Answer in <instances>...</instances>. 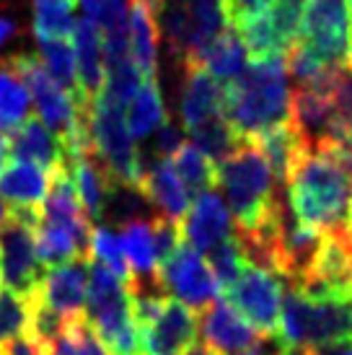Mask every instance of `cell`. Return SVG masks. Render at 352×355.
I'll use <instances>...</instances> for the list:
<instances>
[{
  "mask_svg": "<svg viewBox=\"0 0 352 355\" xmlns=\"http://www.w3.org/2000/svg\"><path fill=\"white\" fill-rule=\"evenodd\" d=\"M39 213L10 210L8 223L0 228V286L34 301L44 277V265L37 254V228Z\"/></svg>",
  "mask_w": 352,
  "mask_h": 355,
  "instance_id": "obj_8",
  "label": "cell"
},
{
  "mask_svg": "<svg viewBox=\"0 0 352 355\" xmlns=\"http://www.w3.org/2000/svg\"><path fill=\"white\" fill-rule=\"evenodd\" d=\"M179 231L184 244L200 254H207L220 241L234 236V220L220 195L215 189H207L189 202L186 216L179 220Z\"/></svg>",
  "mask_w": 352,
  "mask_h": 355,
  "instance_id": "obj_14",
  "label": "cell"
},
{
  "mask_svg": "<svg viewBox=\"0 0 352 355\" xmlns=\"http://www.w3.org/2000/svg\"><path fill=\"white\" fill-rule=\"evenodd\" d=\"M125 122H127L130 135L135 140L150 138L156 135L158 128H164L168 122V109L158 86V78H146L140 83L137 94L130 99L125 109Z\"/></svg>",
  "mask_w": 352,
  "mask_h": 355,
  "instance_id": "obj_25",
  "label": "cell"
},
{
  "mask_svg": "<svg viewBox=\"0 0 352 355\" xmlns=\"http://www.w3.org/2000/svg\"><path fill=\"white\" fill-rule=\"evenodd\" d=\"M306 0H272L234 29L244 42L249 60H262L270 55H288V50L301 40Z\"/></svg>",
  "mask_w": 352,
  "mask_h": 355,
  "instance_id": "obj_9",
  "label": "cell"
},
{
  "mask_svg": "<svg viewBox=\"0 0 352 355\" xmlns=\"http://www.w3.org/2000/svg\"><path fill=\"white\" fill-rule=\"evenodd\" d=\"M283 280L272 270L249 265L234 286L223 291L225 301L254 327L259 335L274 337L283 309Z\"/></svg>",
  "mask_w": 352,
  "mask_h": 355,
  "instance_id": "obj_11",
  "label": "cell"
},
{
  "mask_svg": "<svg viewBox=\"0 0 352 355\" xmlns=\"http://www.w3.org/2000/svg\"><path fill=\"white\" fill-rule=\"evenodd\" d=\"M207 265H210L213 275H215L218 288H220V291H228L252 262H249L246 249H244V244L238 241V236H231L207 252Z\"/></svg>",
  "mask_w": 352,
  "mask_h": 355,
  "instance_id": "obj_35",
  "label": "cell"
},
{
  "mask_svg": "<svg viewBox=\"0 0 352 355\" xmlns=\"http://www.w3.org/2000/svg\"><path fill=\"white\" fill-rule=\"evenodd\" d=\"M47 355H112V353L98 340L91 322L83 314L70 319L68 324H65V329H62V335L49 345Z\"/></svg>",
  "mask_w": 352,
  "mask_h": 355,
  "instance_id": "obj_34",
  "label": "cell"
},
{
  "mask_svg": "<svg viewBox=\"0 0 352 355\" xmlns=\"http://www.w3.org/2000/svg\"><path fill=\"white\" fill-rule=\"evenodd\" d=\"M122 249L127 257L132 280H156L158 277V254H156V234H153V218H132L122 223Z\"/></svg>",
  "mask_w": 352,
  "mask_h": 355,
  "instance_id": "obj_24",
  "label": "cell"
},
{
  "mask_svg": "<svg viewBox=\"0 0 352 355\" xmlns=\"http://www.w3.org/2000/svg\"><path fill=\"white\" fill-rule=\"evenodd\" d=\"M137 189L143 192V198L156 205L158 216L168 218L179 223L182 218L186 216L189 210V202H192V195L186 192L184 182L176 174L171 158H150V161H143L140 166V179H137Z\"/></svg>",
  "mask_w": 352,
  "mask_h": 355,
  "instance_id": "obj_17",
  "label": "cell"
},
{
  "mask_svg": "<svg viewBox=\"0 0 352 355\" xmlns=\"http://www.w3.org/2000/svg\"><path fill=\"white\" fill-rule=\"evenodd\" d=\"M186 135H189V143L202 150L215 166L223 158L231 156V153L238 148V143H241V138H238L234 132V128L225 122L223 114H218V117L207 119L202 125H197V128L189 130Z\"/></svg>",
  "mask_w": 352,
  "mask_h": 355,
  "instance_id": "obj_32",
  "label": "cell"
},
{
  "mask_svg": "<svg viewBox=\"0 0 352 355\" xmlns=\"http://www.w3.org/2000/svg\"><path fill=\"white\" fill-rule=\"evenodd\" d=\"M86 319L112 355H140L127 283L94 259L88 262Z\"/></svg>",
  "mask_w": 352,
  "mask_h": 355,
  "instance_id": "obj_5",
  "label": "cell"
},
{
  "mask_svg": "<svg viewBox=\"0 0 352 355\" xmlns=\"http://www.w3.org/2000/svg\"><path fill=\"white\" fill-rule=\"evenodd\" d=\"M158 16L146 0H130V55L143 80L158 78Z\"/></svg>",
  "mask_w": 352,
  "mask_h": 355,
  "instance_id": "obj_23",
  "label": "cell"
},
{
  "mask_svg": "<svg viewBox=\"0 0 352 355\" xmlns=\"http://www.w3.org/2000/svg\"><path fill=\"white\" fill-rule=\"evenodd\" d=\"M168 50L182 65H200L202 52L225 29L220 0H166L161 10Z\"/></svg>",
  "mask_w": 352,
  "mask_h": 355,
  "instance_id": "obj_7",
  "label": "cell"
},
{
  "mask_svg": "<svg viewBox=\"0 0 352 355\" xmlns=\"http://www.w3.org/2000/svg\"><path fill=\"white\" fill-rule=\"evenodd\" d=\"M186 143V132L182 128H176L171 122H166L164 128H158L156 132V143H153V150H156L158 158H171L176 150Z\"/></svg>",
  "mask_w": 352,
  "mask_h": 355,
  "instance_id": "obj_37",
  "label": "cell"
},
{
  "mask_svg": "<svg viewBox=\"0 0 352 355\" xmlns=\"http://www.w3.org/2000/svg\"><path fill=\"white\" fill-rule=\"evenodd\" d=\"M200 316L195 309L168 296L166 306L150 324L137 329L140 355H182L197 343Z\"/></svg>",
  "mask_w": 352,
  "mask_h": 355,
  "instance_id": "obj_13",
  "label": "cell"
},
{
  "mask_svg": "<svg viewBox=\"0 0 352 355\" xmlns=\"http://www.w3.org/2000/svg\"><path fill=\"white\" fill-rule=\"evenodd\" d=\"M158 283L166 291V296L182 301L195 311L207 309L220 296V288L207 259H202V254L184 241L158 265Z\"/></svg>",
  "mask_w": 352,
  "mask_h": 355,
  "instance_id": "obj_12",
  "label": "cell"
},
{
  "mask_svg": "<svg viewBox=\"0 0 352 355\" xmlns=\"http://www.w3.org/2000/svg\"><path fill=\"white\" fill-rule=\"evenodd\" d=\"M24 34V26H21V21L8 13V10H0V50L3 47H8L10 42H16Z\"/></svg>",
  "mask_w": 352,
  "mask_h": 355,
  "instance_id": "obj_39",
  "label": "cell"
},
{
  "mask_svg": "<svg viewBox=\"0 0 352 355\" xmlns=\"http://www.w3.org/2000/svg\"><path fill=\"white\" fill-rule=\"evenodd\" d=\"M267 3H272V0H220L225 26H236V24L244 21L246 16H252V13H256V10H262Z\"/></svg>",
  "mask_w": 352,
  "mask_h": 355,
  "instance_id": "obj_38",
  "label": "cell"
},
{
  "mask_svg": "<svg viewBox=\"0 0 352 355\" xmlns=\"http://www.w3.org/2000/svg\"><path fill=\"white\" fill-rule=\"evenodd\" d=\"M182 355H218V353L213 350V347H207L205 343H192Z\"/></svg>",
  "mask_w": 352,
  "mask_h": 355,
  "instance_id": "obj_43",
  "label": "cell"
},
{
  "mask_svg": "<svg viewBox=\"0 0 352 355\" xmlns=\"http://www.w3.org/2000/svg\"><path fill=\"white\" fill-rule=\"evenodd\" d=\"M236 355H277V353H272V347H270V337H264L262 343H256L254 347L241 350V353H236Z\"/></svg>",
  "mask_w": 352,
  "mask_h": 355,
  "instance_id": "obj_42",
  "label": "cell"
},
{
  "mask_svg": "<svg viewBox=\"0 0 352 355\" xmlns=\"http://www.w3.org/2000/svg\"><path fill=\"white\" fill-rule=\"evenodd\" d=\"M218 184L236 218V234L254 231L270 216L277 187L272 166L254 140H241L238 148L218 164Z\"/></svg>",
  "mask_w": 352,
  "mask_h": 355,
  "instance_id": "obj_4",
  "label": "cell"
},
{
  "mask_svg": "<svg viewBox=\"0 0 352 355\" xmlns=\"http://www.w3.org/2000/svg\"><path fill=\"white\" fill-rule=\"evenodd\" d=\"M347 10H350V21H352V0H347Z\"/></svg>",
  "mask_w": 352,
  "mask_h": 355,
  "instance_id": "obj_47",
  "label": "cell"
},
{
  "mask_svg": "<svg viewBox=\"0 0 352 355\" xmlns=\"http://www.w3.org/2000/svg\"><path fill=\"white\" fill-rule=\"evenodd\" d=\"M6 353L8 355H47L37 343H31L29 337H19V340L8 343V345H6Z\"/></svg>",
  "mask_w": 352,
  "mask_h": 355,
  "instance_id": "obj_40",
  "label": "cell"
},
{
  "mask_svg": "<svg viewBox=\"0 0 352 355\" xmlns=\"http://www.w3.org/2000/svg\"><path fill=\"white\" fill-rule=\"evenodd\" d=\"M200 335L202 343L213 347L218 355H236L264 340V335H259L225 298H218L207 309H202Z\"/></svg>",
  "mask_w": 352,
  "mask_h": 355,
  "instance_id": "obj_16",
  "label": "cell"
},
{
  "mask_svg": "<svg viewBox=\"0 0 352 355\" xmlns=\"http://www.w3.org/2000/svg\"><path fill=\"white\" fill-rule=\"evenodd\" d=\"M88 257H91L94 262H98V265L109 267L119 280H125V283L132 280L127 257H125V249H122V239H119V234L112 231L109 223H98V226L91 228Z\"/></svg>",
  "mask_w": 352,
  "mask_h": 355,
  "instance_id": "obj_33",
  "label": "cell"
},
{
  "mask_svg": "<svg viewBox=\"0 0 352 355\" xmlns=\"http://www.w3.org/2000/svg\"><path fill=\"white\" fill-rule=\"evenodd\" d=\"M49 192V171L37 164L10 158L0 168V200L10 210L39 213Z\"/></svg>",
  "mask_w": 352,
  "mask_h": 355,
  "instance_id": "obj_18",
  "label": "cell"
},
{
  "mask_svg": "<svg viewBox=\"0 0 352 355\" xmlns=\"http://www.w3.org/2000/svg\"><path fill=\"white\" fill-rule=\"evenodd\" d=\"M8 150L13 158L37 164L49 174L68 166V156H65V148H62L60 138L39 117H29L19 130L10 132Z\"/></svg>",
  "mask_w": 352,
  "mask_h": 355,
  "instance_id": "obj_20",
  "label": "cell"
},
{
  "mask_svg": "<svg viewBox=\"0 0 352 355\" xmlns=\"http://www.w3.org/2000/svg\"><path fill=\"white\" fill-rule=\"evenodd\" d=\"M301 44L334 68H352V21L347 0H306Z\"/></svg>",
  "mask_w": 352,
  "mask_h": 355,
  "instance_id": "obj_10",
  "label": "cell"
},
{
  "mask_svg": "<svg viewBox=\"0 0 352 355\" xmlns=\"http://www.w3.org/2000/svg\"><path fill=\"white\" fill-rule=\"evenodd\" d=\"M31 301L0 286V347L29 332Z\"/></svg>",
  "mask_w": 352,
  "mask_h": 355,
  "instance_id": "obj_36",
  "label": "cell"
},
{
  "mask_svg": "<svg viewBox=\"0 0 352 355\" xmlns=\"http://www.w3.org/2000/svg\"><path fill=\"white\" fill-rule=\"evenodd\" d=\"M88 135H91V148L101 161V166L107 168L109 179L114 184L137 187L143 156L135 146V138L130 135L125 109H119L98 94L88 104Z\"/></svg>",
  "mask_w": 352,
  "mask_h": 355,
  "instance_id": "obj_6",
  "label": "cell"
},
{
  "mask_svg": "<svg viewBox=\"0 0 352 355\" xmlns=\"http://www.w3.org/2000/svg\"><path fill=\"white\" fill-rule=\"evenodd\" d=\"M37 58L42 60V65L47 70L52 80L58 83L60 89H65L76 99L80 109H88V104L80 96L78 89V73H76V52L68 40H44L39 42Z\"/></svg>",
  "mask_w": 352,
  "mask_h": 355,
  "instance_id": "obj_29",
  "label": "cell"
},
{
  "mask_svg": "<svg viewBox=\"0 0 352 355\" xmlns=\"http://www.w3.org/2000/svg\"><path fill=\"white\" fill-rule=\"evenodd\" d=\"M31 94L10 58H0V130L10 135L31 117Z\"/></svg>",
  "mask_w": 352,
  "mask_h": 355,
  "instance_id": "obj_27",
  "label": "cell"
},
{
  "mask_svg": "<svg viewBox=\"0 0 352 355\" xmlns=\"http://www.w3.org/2000/svg\"><path fill=\"white\" fill-rule=\"evenodd\" d=\"M277 355H311V353H303V350H283V353Z\"/></svg>",
  "mask_w": 352,
  "mask_h": 355,
  "instance_id": "obj_46",
  "label": "cell"
},
{
  "mask_svg": "<svg viewBox=\"0 0 352 355\" xmlns=\"http://www.w3.org/2000/svg\"><path fill=\"white\" fill-rule=\"evenodd\" d=\"M249 140H254L256 146L262 148V153L267 156L270 166H272V174H274V179H277V184H283L285 179H288L290 168L295 166V161H298L301 153L306 150V146L301 143V138H298V132L293 130L290 122L264 130L256 138H249Z\"/></svg>",
  "mask_w": 352,
  "mask_h": 355,
  "instance_id": "obj_28",
  "label": "cell"
},
{
  "mask_svg": "<svg viewBox=\"0 0 352 355\" xmlns=\"http://www.w3.org/2000/svg\"><path fill=\"white\" fill-rule=\"evenodd\" d=\"M68 174L73 187H76V195L80 200V207L86 210L88 220L98 223L107 213L109 187H112L107 168L101 166V161L96 158L94 150H88V153L68 158Z\"/></svg>",
  "mask_w": 352,
  "mask_h": 355,
  "instance_id": "obj_22",
  "label": "cell"
},
{
  "mask_svg": "<svg viewBox=\"0 0 352 355\" xmlns=\"http://www.w3.org/2000/svg\"><path fill=\"white\" fill-rule=\"evenodd\" d=\"M200 65L218 80V83H231L236 80L249 65V52H246L244 42L238 37L234 26H225L215 37V42L202 52Z\"/></svg>",
  "mask_w": 352,
  "mask_h": 355,
  "instance_id": "obj_26",
  "label": "cell"
},
{
  "mask_svg": "<svg viewBox=\"0 0 352 355\" xmlns=\"http://www.w3.org/2000/svg\"><path fill=\"white\" fill-rule=\"evenodd\" d=\"M274 340L283 350L303 353L352 345V293L308 296L295 286H285Z\"/></svg>",
  "mask_w": 352,
  "mask_h": 355,
  "instance_id": "obj_3",
  "label": "cell"
},
{
  "mask_svg": "<svg viewBox=\"0 0 352 355\" xmlns=\"http://www.w3.org/2000/svg\"><path fill=\"white\" fill-rule=\"evenodd\" d=\"M0 355H8V353H6V347H0Z\"/></svg>",
  "mask_w": 352,
  "mask_h": 355,
  "instance_id": "obj_48",
  "label": "cell"
},
{
  "mask_svg": "<svg viewBox=\"0 0 352 355\" xmlns=\"http://www.w3.org/2000/svg\"><path fill=\"white\" fill-rule=\"evenodd\" d=\"M179 112H182L186 132L207 119L223 114V83H218L202 65H186Z\"/></svg>",
  "mask_w": 352,
  "mask_h": 355,
  "instance_id": "obj_21",
  "label": "cell"
},
{
  "mask_svg": "<svg viewBox=\"0 0 352 355\" xmlns=\"http://www.w3.org/2000/svg\"><path fill=\"white\" fill-rule=\"evenodd\" d=\"M171 164H174L179 179L184 182L186 192L195 198L218 184V166L189 140L171 156Z\"/></svg>",
  "mask_w": 352,
  "mask_h": 355,
  "instance_id": "obj_31",
  "label": "cell"
},
{
  "mask_svg": "<svg viewBox=\"0 0 352 355\" xmlns=\"http://www.w3.org/2000/svg\"><path fill=\"white\" fill-rule=\"evenodd\" d=\"M73 52H76V73H78V89L86 104L96 99L104 80H107V65H104V42L101 31L91 19L76 21L73 26Z\"/></svg>",
  "mask_w": 352,
  "mask_h": 355,
  "instance_id": "obj_19",
  "label": "cell"
},
{
  "mask_svg": "<svg viewBox=\"0 0 352 355\" xmlns=\"http://www.w3.org/2000/svg\"><path fill=\"white\" fill-rule=\"evenodd\" d=\"M88 262L91 257H80L65 265L49 267L42 277V286L34 301H39L42 306L68 319L83 316L88 301Z\"/></svg>",
  "mask_w": 352,
  "mask_h": 355,
  "instance_id": "obj_15",
  "label": "cell"
},
{
  "mask_svg": "<svg viewBox=\"0 0 352 355\" xmlns=\"http://www.w3.org/2000/svg\"><path fill=\"white\" fill-rule=\"evenodd\" d=\"M80 6V10H83V16L86 19H91L94 24H98V19L104 16V10H107L109 0H76Z\"/></svg>",
  "mask_w": 352,
  "mask_h": 355,
  "instance_id": "obj_41",
  "label": "cell"
},
{
  "mask_svg": "<svg viewBox=\"0 0 352 355\" xmlns=\"http://www.w3.org/2000/svg\"><path fill=\"white\" fill-rule=\"evenodd\" d=\"M290 76L285 55L249 60L246 70L223 83V117L241 140L290 122Z\"/></svg>",
  "mask_w": 352,
  "mask_h": 355,
  "instance_id": "obj_2",
  "label": "cell"
},
{
  "mask_svg": "<svg viewBox=\"0 0 352 355\" xmlns=\"http://www.w3.org/2000/svg\"><path fill=\"white\" fill-rule=\"evenodd\" d=\"M8 218H10V207L6 205L3 200H0V228H3L6 223H8Z\"/></svg>",
  "mask_w": 352,
  "mask_h": 355,
  "instance_id": "obj_45",
  "label": "cell"
},
{
  "mask_svg": "<svg viewBox=\"0 0 352 355\" xmlns=\"http://www.w3.org/2000/svg\"><path fill=\"white\" fill-rule=\"evenodd\" d=\"M76 0H31V26L37 42L44 40H68L73 34Z\"/></svg>",
  "mask_w": 352,
  "mask_h": 355,
  "instance_id": "obj_30",
  "label": "cell"
},
{
  "mask_svg": "<svg viewBox=\"0 0 352 355\" xmlns=\"http://www.w3.org/2000/svg\"><path fill=\"white\" fill-rule=\"evenodd\" d=\"M8 156H10V150H8V135L0 130V168H3V164L8 161Z\"/></svg>",
  "mask_w": 352,
  "mask_h": 355,
  "instance_id": "obj_44",
  "label": "cell"
},
{
  "mask_svg": "<svg viewBox=\"0 0 352 355\" xmlns=\"http://www.w3.org/2000/svg\"><path fill=\"white\" fill-rule=\"evenodd\" d=\"M280 187L301 223L324 236H352V177L326 150H303Z\"/></svg>",
  "mask_w": 352,
  "mask_h": 355,
  "instance_id": "obj_1",
  "label": "cell"
}]
</instances>
